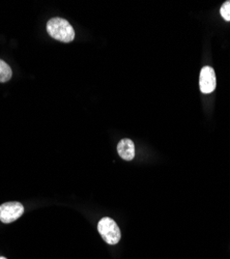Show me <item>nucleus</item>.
<instances>
[{"label": "nucleus", "instance_id": "7", "mask_svg": "<svg viewBox=\"0 0 230 259\" xmlns=\"http://www.w3.org/2000/svg\"><path fill=\"white\" fill-rule=\"evenodd\" d=\"M220 13L224 20H226V21H230V0L223 4L220 10Z\"/></svg>", "mask_w": 230, "mask_h": 259}, {"label": "nucleus", "instance_id": "5", "mask_svg": "<svg viewBox=\"0 0 230 259\" xmlns=\"http://www.w3.org/2000/svg\"><path fill=\"white\" fill-rule=\"evenodd\" d=\"M117 152L124 161H132L135 158V145L131 139H122L117 144Z\"/></svg>", "mask_w": 230, "mask_h": 259}, {"label": "nucleus", "instance_id": "2", "mask_svg": "<svg viewBox=\"0 0 230 259\" xmlns=\"http://www.w3.org/2000/svg\"><path fill=\"white\" fill-rule=\"evenodd\" d=\"M98 230L103 240L109 245H116L120 241V229L111 218L105 217L101 219L98 224Z\"/></svg>", "mask_w": 230, "mask_h": 259}, {"label": "nucleus", "instance_id": "1", "mask_svg": "<svg viewBox=\"0 0 230 259\" xmlns=\"http://www.w3.org/2000/svg\"><path fill=\"white\" fill-rule=\"evenodd\" d=\"M47 31L50 36L62 43H71L75 38L73 26L65 19L52 18L47 23Z\"/></svg>", "mask_w": 230, "mask_h": 259}, {"label": "nucleus", "instance_id": "8", "mask_svg": "<svg viewBox=\"0 0 230 259\" xmlns=\"http://www.w3.org/2000/svg\"><path fill=\"white\" fill-rule=\"evenodd\" d=\"M0 259H7L6 257H4V256H2V257H0Z\"/></svg>", "mask_w": 230, "mask_h": 259}, {"label": "nucleus", "instance_id": "3", "mask_svg": "<svg viewBox=\"0 0 230 259\" xmlns=\"http://www.w3.org/2000/svg\"><path fill=\"white\" fill-rule=\"evenodd\" d=\"M24 213V208L20 202H6L0 205V221L4 223H12L19 219Z\"/></svg>", "mask_w": 230, "mask_h": 259}, {"label": "nucleus", "instance_id": "6", "mask_svg": "<svg viewBox=\"0 0 230 259\" xmlns=\"http://www.w3.org/2000/svg\"><path fill=\"white\" fill-rule=\"evenodd\" d=\"M12 75L13 72L11 67L3 59H0V82H8L12 78Z\"/></svg>", "mask_w": 230, "mask_h": 259}, {"label": "nucleus", "instance_id": "4", "mask_svg": "<svg viewBox=\"0 0 230 259\" xmlns=\"http://www.w3.org/2000/svg\"><path fill=\"white\" fill-rule=\"evenodd\" d=\"M217 80H216V74L213 68L211 67H203L200 72V79H199V86L201 92L207 94L211 93L216 89Z\"/></svg>", "mask_w": 230, "mask_h": 259}]
</instances>
